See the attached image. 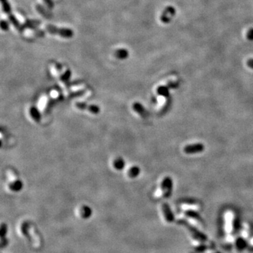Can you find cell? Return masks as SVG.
<instances>
[{
	"label": "cell",
	"instance_id": "3",
	"mask_svg": "<svg viewBox=\"0 0 253 253\" xmlns=\"http://www.w3.org/2000/svg\"><path fill=\"white\" fill-rule=\"evenodd\" d=\"M205 149V146L203 144L197 143L193 144H190L186 146H185L184 148V151L187 154H194V153H198L202 152Z\"/></svg>",
	"mask_w": 253,
	"mask_h": 253
},
{
	"label": "cell",
	"instance_id": "15",
	"mask_svg": "<svg viewBox=\"0 0 253 253\" xmlns=\"http://www.w3.org/2000/svg\"><path fill=\"white\" fill-rule=\"evenodd\" d=\"M246 246V243L245 242V241H243V239H238V241H237L236 242V247L237 248H238L239 250H243L244 248H245Z\"/></svg>",
	"mask_w": 253,
	"mask_h": 253
},
{
	"label": "cell",
	"instance_id": "13",
	"mask_svg": "<svg viewBox=\"0 0 253 253\" xmlns=\"http://www.w3.org/2000/svg\"><path fill=\"white\" fill-rule=\"evenodd\" d=\"M157 93L161 96H168L169 91L165 86H160L157 89Z\"/></svg>",
	"mask_w": 253,
	"mask_h": 253
},
{
	"label": "cell",
	"instance_id": "7",
	"mask_svg": "<svg viewBox=\"0 0 253 253\" xmlns=\"http://www.w3.org/2000/svg\"><path fill=\"white\" fill-rule=\"evenodd\" d=\"M29 113H30V117L34 121L39 123V122L41 120V114H40L39 110L36 107H35V106H31L30 108V109H29Z\"/></svg>",
	"mask_w": 253,
	"mask_h": 253
},
{
	"label": "cell",
	"instance_id": "17",
	"mask_svg": "<svg viewBox=\"0 0 253 253\" xmlns=\"http://www.w3.org/2000/svg\"><path fill=\"white\" fill-rule=\"evenodd\" d=\"M247 65L250 68L253 69V58H251V59L248 61Z\"/></svg>",
	"mask_w": 253,
	"mask_h": 253
},
{
	"label": "cell",
	"instance_id": "16",
	"mask_svg": "<svg viewBox=\"0 0 253 253\" xmlns=\"http://www.w3.org/2000/svg\"><path fill=\"white\" fill-rule=\"evenodd\" d=\"M247 39L253 40V29H250L247 33Z\"/></svg>",
	"mask_w": 253,
	"mask_h": 253
},
{
	"label": "cell",
	"instance_id": "6",
	"mask_svg": "<svg viewBox=\"0 0 253 253\" xmlns=\"http://www.w3.org/2000/svg\"><path fill=\"white\" fill-rule=\"evenodd\" d=\"M132 108H133V110H134L137 114H139L140 116L146 117L148 115L147 110L144 108L143 105L141 104V103L139 102H135L133 103Z\"/></svg>",
	"mask_w": 253,
	"mask_h": 253
},
{
	"label": "cell",
	"instance_id": "8",
	"mask_svg": "<svg viewBox=\"0 0 253 253\" xmlns=\"http://www.w3.org/2000/svg\"><path fill=\"white\" fill-rule=\"evenodd\" d=\"M125 166V161L123 158L120 157L116 158V159L113 161V167L116 169V170H123Z\"/></svg>",
	"mask_w": 253,
	"mask_h": 253
},
{
	"label": "cell",
	"instance_id": "2",
	"mask_svg": "<svg viewBox=\"0 0 253 253\" xmlns=\"http://www.w3.org/2000/svg\"><path fill=\"white\" fill-rule=\"evenodd\" d=\"M75 106L79 110H87V111L89 112L90 113L94 115L99 114L101 111L99 106L94 104H87V103L84 102H76Z\"/></svg>",
	"mask_w": 253,
	"mask_h": 253
},
{
	"label": "cell",
	"instance_id": "9",
	"mask_svg": "<svg viewBox=\"0 0 253 253\" xmlns=\"http://www.w3.org/2000/svg\"><path fill=\"white\" fill-rule=\"evenodd\" d=\"M140 172H141V169H140L139 167L134 165L127 169L126 174H127L128 177L131 178V179H134V178H136L139 175Z\"/></svg>",
	"mask_w": 253,
	"mask_h": 253
},
{
	"label": "cell",
	"instance_id": "14",
	"mask_svg": "<svg viewBox=\"0 0 253 253\" xmlns=\"http://www.w3.org/2000/svg\"><path fill=\"white\" fill-rule=\"evenodd\" d=\"M8 232V227L6 224L2 223L1 225V229H0V234H1V237L2 238H5L6 235L7 234Z\"/></svg>",
	"mask_w": 253,
	"mask_h": 253
},
{
	"label": "cell",
	"instance_id": "11",
	"mask_svg": "<svg viewBox=\"0 0 253 253\" xmlns=\"http://www.w3.org/2000/svg\"><path fill=\"white\" fill-rule=\"evenodd\" d=\"M188 228H189V229L190 230V231H191V234L193 235V236L196 237V238L198 239V240L203 241H205L207 240L206 236H205L203 234H202L201 232L198 231V230L196 229V228L191 227V226H189Z\"/></svg>",
	"mask_w": 253,
	"mask_h": 253
},
{
	"label": "cell",
	"instance_id": "12",
	"mask_svg": "<svg viewBox=\"0 0 253 253\" xmlns=\"http://www.w3.org/2000/svg\"><path fill=\"white\" fill-rule=\"evenodd\" d=\"M115 55H116V58H119V59H120V60H123V59H126V58L128 57L129 53L126 49H120L116 51Z\"/></svg>",
	"mask_w": 253,
	"mask_h": 253
},
{
	"label": "cell",
	"instance_id": "5",
	"mask_svg": "<svg viewBox=\"0 0 253 253\" xmlns=\"http://www.w3.org/2000/svg\"><path fill=\"white\" fill-rule=\"evenodd\" d=\"M23 188V183L20 179H14L9 184V189L13 192H19Z\"/></svg>",
	"mask_w": 253,
	"mask_h": 253
},
{
	"label": "cell",
	"instance_id": "10",
	"mask_svg": "<svg viewBox=\"0 0 253 253\" xmlns=\"http://www.w3.org/2000/svg\"><path fill=\"white\" fill-rule=\"evenodd\" d=\"M80 215L82 218L88 219L92 216V210L91 207L87 206V205H82V206L80 207Z\"/></svg>",
	"mask_w": 253,
	"mask_h": 253
},
{
	"label": "cell",
	"instance_id": "18",
	"mask_svg": "<svg viewBox=\"0 0 253 253\" xmlns=\"http://www.w3.org/2000/svg\"><path fill=\"white\" fill-rule=\"evenodd\" d=\"M217 253H219V252H217Z\"/></svg>",
	"mask_w": 253,
	"mask_h": 253
},
{
	"label": "cell",
	"instance_id": "1",
	"mask_svg": "<svg viewBox=\"0 0 253 253\" xmlns=\"http://www.w3.org/2000/svg\"><path fill=\"white\" fill-rule=\"evenodd\" d=\"M172 189V181L170 177H165L162 181L160 194L163 197L168 198L171 195Z\"/></svg>",
	"mask_w": 253,
	"mask_h": 253
},
{
	"label": "cell",
	"instance_id": "4",
	"mask_svg": "<svg viewBox=\"0 0 253 253\" xmlns=\"http://www.w3.org/2000/svg\"><path fill=\"white\" fill-rule=\"evenodd\" d=\"M162 213H163V215L165 217V220L168 221V222H172L175 220V217H174L173 213L172 212L170 207H169V205L166 203H164V204L162 205Z\"/></svg>",
	"mask_w": 253,
	"mask_h": 253
}]
</instances>
